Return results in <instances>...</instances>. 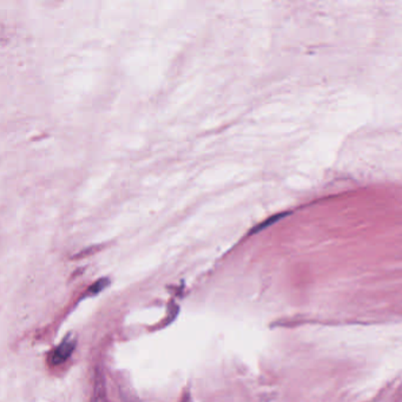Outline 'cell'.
I'll list each match as a JSON object with an SVG mask.
<instances>
[{
  "label": "cell",
  "instance_id": "obj_4",
  "mask_svg": "<svg viewBox=\"0 0 402 402\" xmlns=\"http://www.w3.org/2000/svg\"><path fill=\"white\" fill-rule=\"evenodd\" d=\"M109 284H110V280L108 277H102V279L93 283L91 287L89 288L86 296L100 294V291H103L105 288L108 287Z\"/></svg>",
  "mask_w": 402,
  "mask_h": 402
},
{
  "label": "cell",
  "instance_id": "obj_2",
  "mask_svg": "<svg viewBox=\"0 0 402 402\" xmlns=\"http://www.w3.org/2000/svg\"><path fill=\"white\" fill-rule=\"evenodd\" d=\"M400 369H402V349L395 351L392 356L386 358L385 363L376 368L374 376H370L367 380V388L372 390L373 387L378 386V383L396 374V372Z\"/></svg>",
  "mask_w": 402,
  "mask_h": 402
},
{
  "label": "cell",
  "instance_id": "obj_1",
  "mask_svg": "<svg viewBox=\"0 0 402 402\" xmlns=\"http://www.w3.org/2000/svg\"><path fill=\"white\" fill-rule=\"evenodd\" d=\"M309 335L328 351H354L401 341L402 326L326 327Z\"/></svg>",
  "mask_w": 402,
  "mask_h": 402
},
{
  "label": "cell",
  "instance_id": "obj_3",
  "mask_svg": "<svg viewBox=\"0 0 402 402\" xmlns=\"http://www.w3.org/2000/svg\"><path fill=\"white\" fill-rule=\"evenodd\" d=\"M76 347V341L72 338H65L63 342L60 343V347L57 348L56 351L53 353L52 356V363L60 365L66 361L70 356H71L72 351Z\"/></svg>",
  "mask_w": 402,
  "mask_h": 402
}]
</instances>
